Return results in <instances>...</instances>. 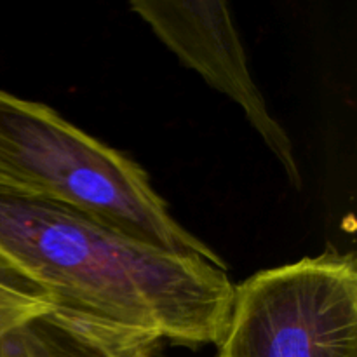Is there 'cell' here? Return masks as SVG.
<instances>
[{
	"label": "cell",
	"mask_w": 357,
	"mask_h": 357,
	"mask_svg": "<svg viewBox=\"0 0 357 357\" xmlns=\"http://www.w3.org/2000/svg\"><path fill=\"white\" fill-rule=\"evenodd\" d=\"M0 257L56 307L136 328L173 345H216L229 319L234 282L227 271L2 185Z\"/></svg>",
	"instance_id": "obj_1"
},
{
	"label": "cell",
	"mask_w": 357,
	"mask_h": 357,
	"mask_svg": "<svg viewBox=\"0 0 357 357\" xmlns=\"http://www.w3.org/2000/svg\"><path fill=\"white\" fill-rule=\"evenodd\" d=\"M0 185L79 211L159 250L227 261L169 213L146 171L54 108L0 89Z\"/></svg>",
	"instance_id": "obj_2"
},
{
	"label": "cell",
	"mask_w": 357,
	"mask_h": 357,
	"mask_svg": "<svg viewBox=\"0 0 357 357\" xmlns=\"http://www.w3.org/2000/svg\"><path fill=\"white\" fill-rule=\"evenodd\" d=\"M216 357H357L354 253L265 268L234 284Z\"/></svg>",
	"instance_id": "obj_3"
},
{
	"label": "cell",
	"mask_w": 357,
	"mask_h": 357,
	"mask_svg": "<svg viewBox=\"0 0 357 357\" xmlns=\"http://www.w3.org/2000/svg\"><path fill=\"white\" fill-rule=\"evenodd\" d=\"M138 14L159 40L195 70L211 87L236 101L255 131L284 167L289 183L302 188V174L291 139L265 105L246 63L243 42L236 30L229 3L216 2H153L132 0Z\"/></svg>",
	"instance_id": "obj_4"
},
{
	"label": "cell",
	"mask_w": 357,
	"mask_h": 357,
	"mask_svg": "<svg viewBox=\"0 0 357 357\" xmlns=\"http://www.w3.org/2000/svg\"><path fill=\"white\" fill-rule=\"evenodd\" d=\"M162 340L124 324L54 307L9 333V357H157Z\"/></svg>",
	"instance_id": "obj_5"
},
{
	"label": "cell",
	"mask_w": 357,
	"mask_h": 357,
	"mask_svg": "<svg viewBox=\"0 0 357 357\" xmlns=\"http://www.w3.org/2000/svg\"><path fill=\"white\" fill-rule=\"evenodd\" d=\"M54 307L35 282L0 257V337Z\"/></svg>",
	"instance_id": "obj_6"
},
{
	"label": "cell",
	"mask_w": 357,
	"mask_h": 357,
	"mask_svg": "<svg viewBox=\"0 0 357 357\" xmlns=\"http://www.w3.org/2000/svg\"><path fill=\"white\" fill-rule=\"evenodd\" d=\"M0 357H9V333L0 337Z\"/></svg>",
	"instance_id": "obj_7"
}]
</instances>
